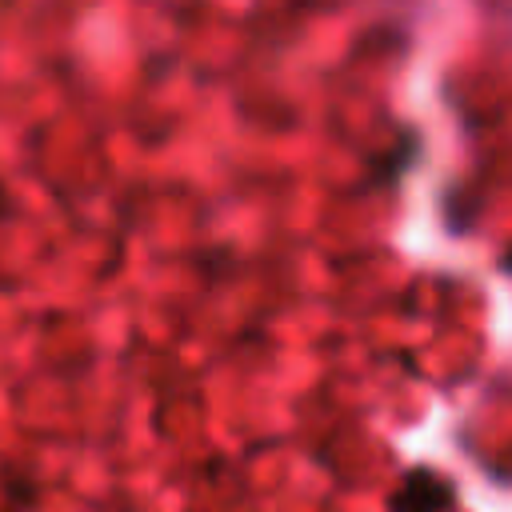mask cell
<instances>
[{
	"mask_svg": "<svg viewBox=\"0 0 512 512\" xmlns=\"http://www.w3.org/2000/svg\"><path fill=\"white\" fill-rule=\"evenodd\" d=\"M388 508L392 512H456V484L432 468H416L396 484Z\"/></svg>",
	"mask_w": 512,
	"mask_h": 512,
	"instance_id": "6da1fadb",
	"label": "cell"
},
{
	"mask_svg": "<svg viewBox=\"0 0 512 512\" xmlns=\"http://www.w3.org/2000/svg\"><path fill=\"white\" fill-rule=\"evenodd\" d=\"M0 204H4V192H0Z\"/></svg>",
	"mask_w": 512,
	"mask_h": 512,
	"instance_id": "7a4b0ae2",
	"label": "cell"
}]
</instances>
